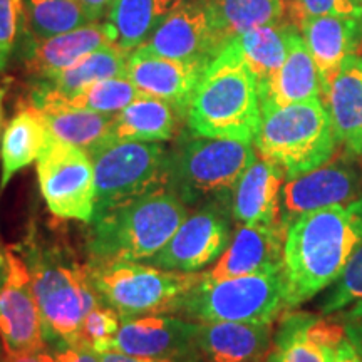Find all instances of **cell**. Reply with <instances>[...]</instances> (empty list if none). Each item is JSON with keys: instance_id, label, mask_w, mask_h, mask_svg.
Instances as JSON below:
<instances>
[{"instance_id": "obj_41", "label": "cell", "mask_w": 362, "mask_h": 362, "mask_svg": "<svg viewBox=\"0 0 362 362\" xmlns=\"http://www.w3.org/2000/svg\"><path fill=\"white\" fill-rule=\"evenodd\" d=\"M99 362H180V361H170V359H148V357H136L124 354V352L107 351V352H98Z\"/></svg>"}, {"instance_id": "obj_27", "label": "cell", "mask_w": 362, "mask_h": 362, "mask_svg": "<svg viewBox=\"0 0 362 362\" xmlns=\"http://www.w3.org/2000/svg\"><path fill=\"white\" fill-rule=\"evenodd\" d=\"M47 136L49 133L42 123V117L30 104L17 111V115L8 121L0 144V161H2L0 193L7 188L13 175L37 160L47 141Z\"/></svg>"}, {"instance_id": "obj_35", "label": "cell", "mask_w": 362, "mask_h": 362, "mask_svg": "<svg viewBox=\"0 0 362 362\" xmlns=\"http://www.w3.org/2000/svg\"><path fill=\"white\" fill-rule=\"evenodd\" d=\"M362 300V245L356 255L352 257L351 264L341 279L334 284L332 291L325 297L322 307L324 315L336 314L344 309H349L356 302Z\"/></svg>"}, {"instance_id": "obj_1", "label": "cell", "mask_w": 362, "mask_h": 362, "mask_svg": "<svg viewBox=\"0 0 362 362\" xmlns=\"http://www.w3.org/2000/svg\"><path fill=\"white\" fill-rule=\"evenodd\" d=\"M362 245V198L298 216L284 240L285 309L336 284Z\"/></svg>"}, {"instance_id": "obj_48", "label": "cell", "mask_w": 362, "mask_h": 362, "mask_svg": "<svg viewBox=\"0 0 362 362\" xmlns=\"http://www.w3.org/2000/svg\"><path fill=\"white\" fill-rule=\"evenodd\" d=\"M180 362H197L194 359H187V361H180Z\"/></svg>"}, {"instance_id": "obj_38", "label": "cell", "mask_w": 362, "mask_h": 362, "mask_svg": "<svg viewBox=\"0 0 362 362\" xmlns=\"http://www.w3.org/2000/svg\"><path fill=\"white\" fill-rule=\"evenodd\" d=\"M52 356L56 362H99L98 352L88 347H61Z\"/></svg>"}, {"instance_id": "obj_26", "label": "cell", "mask_w": 362, "mask_h": 362, "mask_svg": "<svg viewBox=\"0 0 362 362\" xmlns=\"http://www.w3.org/2000/svg\"><path fill=\"white\" fill-rule=\"evenodd\" d=\"M139 96L143 94L128 78L99 81L69 94L57 93L42 84L33 83L29 104L37 110L47 106H67L103 115H117Z\"/></svg>"}, {"instance_id": "obj_39", "label": "cell", "mask_w": 362, "mask_h": 362, "mask_svg": "<svg viewBox=\"0 0 362 362\" xmlns=\"http://www.w3.org/2000/svg\"><path fill=\"white\" fill-rule=\"evenodd\" d=\"M0 362H56L49 351L42 352H6L0 354Z\"/></svg>"}, {"instance_id": "obj_23", "label": "cell", "mask_w": 362, "mask_h": 362, "mask_svg": "<svg viewBox=\"0 0 362 362\" xmlns=\"http://www.w3.org/2000/svg\"><path fill=\"white\" fill-rule=\"evenodd\" d=\"M259 96L260 106H287L322 99L319 69L298 27H293L288 35L287 57L282 67L259 86Z\"/></svg>"}, {"instance_id": "obj_10", "label": "cell", "mask_w": 362, "mask_h": 362, "mask_svg": "<svg viewBox=\"0 0 362 362\" xmlns=\"http://www.w3.org/2000/svg\"><path fill=\"white\" fill-rule=\"evenodd\" d=\"M37 176L45 205L54 215L84 223L93 220L96 181L86 149L49 134L37 158Z\"/></svg>"}, {"instance_id": "obj_9", "label": "cell", "mask_w": 362, "mask_h": 362, "mask_svg": "<svg viewBox=\"0 0 362 362\" xmlns=\"http://www.w3.org/2000/svg\"><path fill=\"white\" fill-rule=\"evenodd\" d=\"M285 309L282 270L225 280L202 279L180 314L198 322L274 324Z\"/></svg>"}, {"instance_id": "obj_22", "label": "cell", "mask_w": 362, "mask_h": 362, "mask_svg": "<svg viewBox=\"0 0 362 362\" xmlns=\"http://www.w3.org/2000/svg\"><path fill=\"white\" fill-rule=\"evenodd\" d=\"M322 103L334 134L351 155L362 156V57L352 54L324 90Z\"/></svg>"}, {"instance_id": "obj_21", "label": "cell", "mask_w": 362, "mask_h": 362, "mask_svg": "<svg viewBox=\"0 0 362 362\" xmlns=\"http://www.w3.org/2000/svg\"><path fill=\"white\" fill-rule=\"evenodd\" d=\"M297 27L319 69L324 94L342 62L362 45V16H317Z\"/></svg>"}, {"instance_id": "obj_44", "label": "cell", "mask_w": 362, "mask_h": 362, "mask_svg": "<svg viewBox=\"0 0 362 362\" xmlns=\"http://www.w3.org/2000/svg\"><path fill=\"white\" fill-rule=\"evenodd\" d=\"M356 319H362V300L356 302L354 305H351L346 314H344V320H356Z\"/></svg>"}, {"instance_id": "obj_20", "label": "cell", "mask_w": 362, "mask_h": 362, "mask_svg": "<svg viewBox=\"0 0 362 362\" xmlns=\"http://www.w3.org/2000/svg\"><path fill=\"white\" fill-rule=\"evenodd\" d=\"M272 347V324L197 322V362H262Z\"/></svg>"}, {"instance_id": "obj_43", "label": "cell", "mask_w": 362, "mask_h": 362, "mask_svg": "<svg viewBox=\"0 0 362 362\" xmlns=\"http://www.w3.org/2000/svg\"><path fill=\"white\" fill-rule=\"evenodd\" d=\"M334 362H362L361 356L357 354V351L354 349V346L349 341H346L341 346V349L337 351V356Z\"/></svg>"}, {"instance_id": "obj_33", "label": "cell", "mask_w": 362, "mask_h": 362, "mask_svg": "<svg viewBox=\"0 0 362 362\" xmlns=\"http://www.w3.org/2000/svg\"><path fill=\"white\" fill-rule=\"evenodd\" d=\"M29 33L51 37L89 24L78 0H24Z\"/></svg>"}, {"instance_id": "obj_12", "label": "cell", "mask_w": 362, "mask_h": 362, "mask_svg": "<svg viewBox=\"0 0 362 362\" xmlns=\"http://www.w3.org/2000/svg\"><path fill=\"white\" fill-rule=\"evenodd\" d=\"M228 44L216 27L208 0H183L143 44L141 51L176 61L210 64Z\"/></svg>"}, {"instance_id": "obj_2", "label": "cell", "mask_w": 362, "mask_h": 362, "mask_svg": "<svg viewBox=\"0 0 362 362\" xmlns=\"http://www.w3.org/2000/svg\"><path fill=\"white\" fill-rule=\"evenodd\" d=\"M185 121L193 134L253 144L260 126L259 83L233 40L203 72Z\"/></svg>"}, {"instance_id": "obj_17", "label": "cell", "mask_w": 362, "mask_h": 362, "mask_svg": "<svg viewBox=\"0 0 362 362\" xmlns=\"http://www.w3.org/2000/svg\"><path fill=\"white\" fill-rule=\"evenodd\" d=\"M346 341V325L330 317L288 312L280 320L265 362H334Z\"/></svg>"}, {"instance_id": "obj_6", "label": "cell", "mask_w": 362, "mask_h": 362, "mask_svg": "<svg viewBox=\"0 0 362 362\" xmlns=\"http://www.w3.org/2000/svg\"><path fill=\"white\" fill-rule=\"evenodd\" d=\"M86 267L99 298L121 320L180 314L185 298L203 279V272L166 270L131 260H89Z\"/></svg>"}, {"instance_id": "obj_31", "label": "cell", "mask_w": 362, "mask_h": 362, "mask_svg": "<svg viewBox=\"0 0 362 362\" xmlns=\"http://www.w3.org/2000/svg\"><path fill=\"white\" fill-rule=\"evenodd\" d=\"M129 52L121 51L116 45H106L90 52L89 56L81 59L74 66L57 72L45 79H35L45 88L57 90V93L69 94L86 88L99 81L112 78H126V66H128Z\"/></svg>"}, {"instance_id": "obj_32", "label": "cell", "mask_w": 362, "mask_h": 362, "mask_svg": "<svg viewBox=\"0 0 362 362\" xmlns=\"http://www.w3.org/2000/svg\"><path fill=\"white\" fill-rule=\"evenodd\" d=\"M216 27L230 42L237 35L257 27L287 19V0H208Z\"/></svg>"}, {"instance_id": "obj_3", "label": "cell", "mask_w": 362, "mask_h": 362, "mask_svg": "<svg viewBox=\"0 0 362 362\" xmlns=\"http://www.w3.org/2000/svg\"><path fill=\"white\" fill-rule=\"evenodd\" d=\"M21 253L33 279L45 342L78 347L84 317L103 302L90 284L88 267L61 247L40 243L34 233L21 247Z\"/></svg>"}, {"instance_id": "obj_19", "label": "cell", "mask_w": 362, "mask_h": 362, "mask_svg": "<svg viewBox=\"0 0 362 362\" xmlns=\"http://www.w3.org/2000/svg\"><path fill=\"white\" fill-rule=\"evenodd\" d=\"M282 225H240L232 242L221 253L210 270L203 272V279L216 280L243 277V275L280 272L284 265Z\"/></svg>"}, {"instance_id": "obj_46", "label": "cell", "mask_w": 362, "mask_h": 362, "mask_svg": "<svg viewBox=\"0 0 362 362\" xmlns=\"http://www.w3.org/2000/svg\"><path fill=\"white\" fill-rule=\"evenodd\" d=\"M6 96V88H0V124H2V103Z\"/></svg>"}, {"instance_id": "obj_5", "label": "cell", "mask_w": 362, "mask_h": 362, "mask_svg": "<svg viewBox=\"0 0 362 362\" xmlns=\"http://www.w3.org/2000/svg\"><path fill=\"white\" fill-rule=\"evenodd\" d=\"M253 144L260 158L277 165L292 180L330 161L337 139L322 99H312L287 106H260Z\"/></svg>"}, {"instance_id": "obj_34", "label": "cell", "mask_w": 362, "mask_h": 362, "mask_svg": "<svg viewBox=\"0 0 362 362\" xmlns=\"http://www.w3.org/2000/svg\"><path fill=\"white\" fill-rule=\"evenodd\" d=\"M29 33L24 0H0V72Z\"/></svg>"}, {"instance_id": "obj_7", "label": "cell", "mask_w": 362, "mask_h": 362, "mask_svg": "<svg viewBox=\"0 0 362 362\" xmlns=\"http://www.w3.org/2000/svg\"><path fill=\"white\" fill-rule=\"evenodd\" d=\"M257 160L252 143L185 134L166 156L168 189L185 205L228 200L240 176Z\"/></svg>"}, {"instance_id": "obj_36", "label": "cell", "mask_w": 362, "mask_h": 362, "mask_svg": "<svg viewBox=\"0 0 362 362\" xmlns=\"http://www.w3.org/2000/svg\"><path fill=\"white\" fill-rule=\"evenodd\" d=\"M119 327L121 315L112 307L101 302L84 317L78 347H88L98 352L104 344L116 336Z\"/></svg>"}, {"instance_id": "obj_37", "label": "cell", "mask_w": 362, "mask_h": 362, "mask_svg": "<svg viewBox=\"0 0 362 362\" xmlns=\"http://www.w3.org/2000/svg\"><path fill=\"white\" fill-rule=\"evenodd\" d=\"M287 8L288 19L296 25L317 16H362V8L352 0H288Z\"/></svg>"}, {"instance_id": "obj_8", "label": "cell", "mask_w": 362, "mask_h": 362, "mask_svg": "<svg viewBox=\"0 0 362 362\" xmlns=\"http://www.w3.org/2000/svg\"><path fill=\"white\" fill-rule=\"evenodd\" d=\"M88 153L96 181L94 215L116 210L149 193L168 188V151L160 143L106 138Z\"/></svg>"}, {"instance_id": "obj_45", "label": "cell", "mask_w": 362, "mask_h": 362, "mask_svg": "<svg viewBox=\"0 0 362 362\" xmlns=\"http://www.w3.org/2000/svg\"><path fill=\"white\" fill-rule=\"evenodd\" d=\"M6 275H7V257H6V250L0 248V288H2L4 282H6Z\"/></svg>"}, {"instance_id": "obj_25", "label": "cell", "mask_w": 362, "mask_h": 362, "mask_svg": "<svg viewBox=\"0 0 362 362\" xmlns=\"http://www.w3.org/2000/svg\"><path fill=\"white\" fill-rule=\"evenodd\" d=\"M183 116L168 103L151 96H139L115 115L107 138L116 141L161 143L178 133Z\"/></svg>"}, {"instance_id": "obj_42", "label": "cell", "mask_w": 362, "mask_h": 362, "mask_svg": "<svg viewBox=\"0 0 362 362\" xmlns=\"http://www.w3.org/2000/svg\"><path fill=\"white\" fill-rule=\"evenodd\" d=\"M346 334H347V341H349L354 349L357 351V354L361 356L362 359V319H356V320H346Z\"/></svg>"}, {"instance_id": "obj_29", "label": "cell", "mask_w": 362, "mask_h": 362, "mask_svg": "<svg viewBox=\"0 0 362 362\" xmlns=\"http://www.w3.org/2000/svg\"><path fill=\"white\" fill-rule=\"evenodd\" d=\"M293 27L297 25L291 19H285L277 24L257 27L232 39L259 86L267 83L282 67Z\"/></svg>"}, {"instance_id": "obj_13", "label": "cell", "mask_w": 362, "mask_h": 362, "mask_svg": "<svg viewBox=\"0 0 362 362\" xmlns=\"http://www.w3.org/2000/svg\"><path fill=\"white\" fill-rule=\"evenodd\" d=\"M7 275L0 288V344L6 352L47 351L33 279L21 250L6 248Z\"/></svg>"}, {"instance_id": "obj_15", "label": "cell", "mask_w": 362, "mask_h": 362, "mask_svg": "<svg viewBox=\"0 0 362 362\" xmlns=\"http://www.w3.org/2000/svg\"><path fill=\"white\" fill-rule=\"evenodd\" d=\"M197 322L166 315H143L121 320L116 336L98 352H124L148 359L187 361L193 356Z\"/></svg>"}, {"instance_id": "obj_30", "label": "cell", "mask_w": 362, "mask_h": 362, "mask_svg": "<svg viewBox=\"0 0 362 362\" xmlns=\"http://www.w3.org/2000/svg\"><path fill=\"white\" fill-rule=\"evenodd\" d=\"M37 111L42 117L45 129L52 138L74 144L86 151L93 149L110 136L115 119V115H103V112L67 106H47Z\"/></svg>"}, {"instance_id": "obj_16", "label": "cell", "mask_w": 362, "mask_h": 362, "mask_svg": "<svg viewBox=\"0 0 362 362\" xmlns=\"http://www.w3.org/2000/svg\"><path fill=\"white\" fill-rule=\"evenodd\" d=\"M106 45H116V33L107 21H98L51 37L27 33L17 51L35 81L51 78Z\"/></svg>"}, {"instance_id": "obj_14", "label": "cell", "mask_w": 362, "mask_h": 362, "mask_svg": "<svg viewBox=\"0 0 362 362\" xmlns=\"http://www.w3.org/2000/svg\"><path fill=\"white\" fill-rule=\"evenodd\" d=\"M362 198L361 180L347 163H330L288 180L280 194V225L287 226L298 216L322 208L347 205Z\"/></svg>"}, {"instance_id": "obj_24", "label": "cell", "mask_w": 362, "mask_h": 362, "mask_svg": "<svg viewBox=\"0 0 362 362\" xmlns=\"http://www.w3.org/2000/svg\"><path fill=\"white\" fill-rule=\"evenodd\" d=\"M284 171L257 158L232 189V216L240 225L279 223Z\"/></svg>"}, {"instance_id": "obj_40", "label": "cell", "mask_w": 362, "mask_h": 362, "mask_svg": "<svg viewBox=\"0 0 362 362\" xmlns=\"http://www.w3.org/2000/svg\"><path fill=\"white\" fill-rule=\"evenodd\" d=\"M78 2L84 8L86 16L89 17L90 22H98L103 21L104 16H107L115 0H78Z\"/></svg>"}, {"instance_id": "obj_47", "label": "cell", "mask_w": 362, "mask_h": 362, "mask_svg": "<svg viewBox=\"0 0 362 362\" xmlns=\"http://www.w3.org/2000/svg\"><path fill=\"white\" fill-rule=\"evenodd\" d=\"M352 2H354L359 8H362V0H352Z\"/></svg>"}, {"instance_id": "obj_4", "label": "cell", "mask_w": 362, "mask_h": 362, "mask_svg": "<svg viewBox=\"0 0 362 362\" xmlns=\"http://www.w3.org/2000/svg\"><path fill=\"white\" fill-rule=\"evenodd\" d=\"M187 215V205L168 188L94 215L89 221L90 260L148 262L173 238Z\"/></svg>"}, {"instance_id": "obj_11", "label": "cell", "mask_w": 362, "mask_h": 362, "mask_svg": "<svg viewBox=\"0 0 362 362\" xmlns=\"http://www.w3.org/2000/svg\"><path fill=\"white\" fill-rule=\"evenodd\" d=\"M226 202L211 200L187 215L173 238L148 260L149 264L166 270L198 272L218 260L232 242Z\"/></svg>"}, {"instance_id": "obj_18", "label": "cell", "mask_w": 362, "mask_h": 362, "mask_svg": "<svg viewBox=\"0 0 362 362\" xmlns=\"http://www.w3.org/2000/svg\"><path fill=\"white\" fill-rule=\"evenodd\" d=\"M206 67L208 62L176 61L134 49L129 52L126 78L144 96L171 104L185 117Z\"/></svg>"}, {"instance_id": "obj_28", "label": "cell", "mask_w": 362, "mask_h": 362, "mask_svg": "<svg viewBox=\"0 0 362 362\" xmlns=\"http://www.w3.org/2000/svg\"><path fill=\"white\" fill-rule=\"evenodd\" d=\"M181 2L183 0H115L106 21L116 33V47L124 52L141 47Z\"/></svg>"}]
</instances>
